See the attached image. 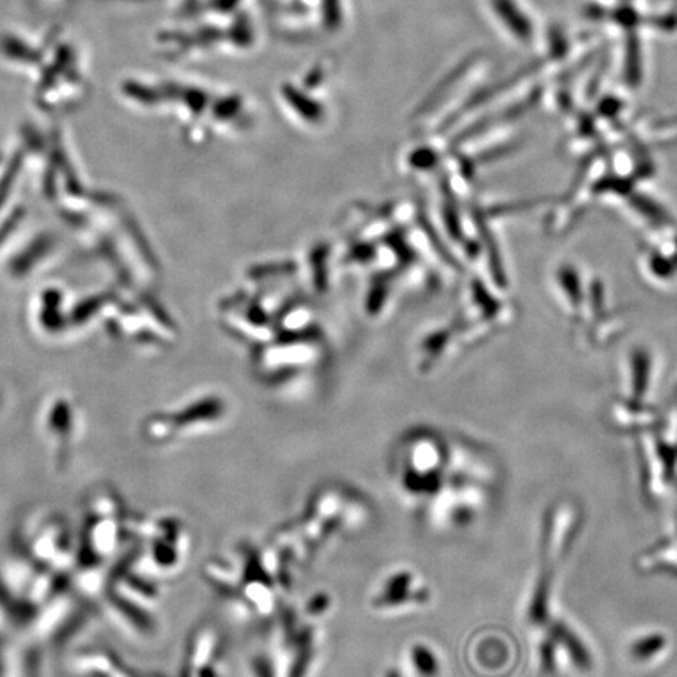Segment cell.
Instances as JSON below:
<instances>
[{
  "mask_svg": "<svg viewBox=\"0 0 677 677\" xmlns=\"http://www.w3.org/2000/svg\"><path fill=\"white\" fill-rule=\"evenodd\" d=\"M389 474L403 504L416 516L441 497L493 478L471 447L435 430L403 436L392 450Z\"/></svg>",
  "mask_w": 677,
  "mask_h": 677,
  "instance_id": "6da1fadb",
  "label": "cell"
},
{
  "mask_svg": "<svg viewBox=\"0 0 677 677\" xmlns=\"http://www.w3.org/2000/svg\"><path fill=\"white\" fill-rule=\"evenodd\" d=\"M372 519L369 500L347 483H323L309 494L297 518L279 527L272 541L297 566H311L331 544L363 532Z\"/></svg>",
  "mask_w": 677,
  "mask_h": 677,
  "instance_id": "7a4b0ae2",
  "label": "cell"
},
{
  "mask_svg": "<svg viewBox=\"0 0 677 677\" xmlns=\"http://www.w3.org/2000/svg\"><path fill=\"white\" fill-rule=\"evenodd\" d=\"M297 576V568L267 541L239 543L232 557L215 563L212 582L243 616L264 618L278 612Z\"/></svg>",
  "mask_w": 677,
  "mask_h": 677,
  "instance_id": "3957f363",
  "label": "cell"
},
{
  "mask_svg": "<svg viewBox=\"0 0 677 677\" xmlns=\"http://www.w3.org/2000/svg\"><path fill=\"white\" fill-rule=\"evenodd\" d=\"M322 621L298 607L279 612L270 654L264 656L273 677H309L323 651Z\"/></svg>",
  "mask_w": 677,
  "mask_h": 677,
  "instance_id": "277c9868",
  "label": "cell"
},
{
  "mask_svg": "<svg viewBox=\"0 0 677 677\" xmlns=\"http://www.w3.org/2000/svg\"><path fill=\"white\" fill-rule=\"evenodd\" d=\"M367 602L370 612L381 618H405L430 607L433 588L414 566H394L373 583Z\"/></svg>",
  "mask_w": 677,
  "mask_h": 677,
  "instance_id": "5b68a950",
  "label": "cell"
},
{
  "mask_svg": "<svg viewBox=\"0 0 677 677\" xmlns=\"http://www.w3.org/2000/svg\"><path fill=\"white\" fill-rule=\"evenodd\" d=\"M402 665L414 677H441L444 670V659L435 645L428 641H411L403 652Z\"/></svg>",
  "mask_w": 677,
  "mask_h": 677,
  "instance_id": "8992f818",
  "label": "cell"
}]
</instances>
